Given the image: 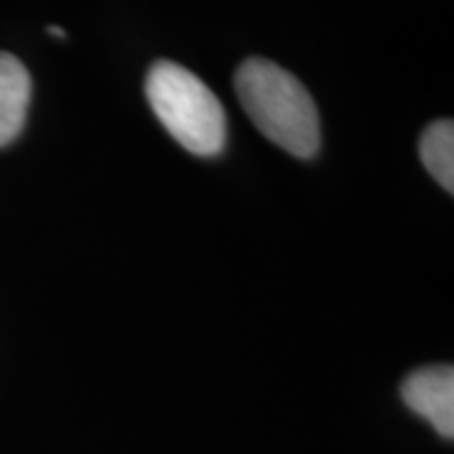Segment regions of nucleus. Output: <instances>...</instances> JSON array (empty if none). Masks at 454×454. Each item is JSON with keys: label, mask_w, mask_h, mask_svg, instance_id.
I'll return each mask as SVG.
<instances>
[{"label": "nucleus", "mask_w": 454, "mask_h": 454, "mask_svg": "<svg viewBox=\"0 0 454 454\" xmlns=\"http://www.w3.org/2000/svg\"><path fill=\"white\" fill-rule=\"evenodd\" d=\"M152 112L175 142L200 157H215L225 146V109L207 83L175 61H157L145 83Z\"/></svg>", "instance_id": "obj_2"}, {"label": "nucleus", "mask_w": 454, "mask_h": 454, "mask_svg": "<svg viewBox=\"0 0 454 454\" xmlns=\"http://www.w3.org/2000/svg\"><path fill=\"white\" fill-rule=\"evenodd\" d=\"M235 94L250 121L273 145L309 160L321 146V119L309 89L268 59H247L235 71Z\"/></svg>", "instance_id": "obj_1"}, {"label": "nucleus", "mask_w": 454, "mask_h": 454, "mask_svg": "<svg viewBox=\"0 0 454 454\" xmlns=\"http://www.w3.org/2000/svg\"><path fill=\"white\" fill-rule=\"evenodd\" d=\"M419 157L429 175L454 192V124L452 119L432 121L419 137Z\"/></svg>", "instance_id": "obj_5"}, {"label": "nucleus", "mask_w": 454, "mask_h": 454, "mask_svg": "<svg viewBox=\"0 0 454 454\" xmlns=\"http://www.w3.org/2000/svg\"><path fill=\"white\" fill-rule=\"evenodd\" d=\"M404 404L424 417L444 439L454 437V369L424 366L411 372L402 384Z\"/></svg>", "instance_id": "obj_3"}, {"label": "nucleus", "mask_w": 454, "mask_h": 454, "mask_svg": "<svg viewBox=\"0 0 454 454\" xmlns=\"http://www.w3.org/2000/svg\"><path fill=\"white\" fill-rule=\"evenodd\" d=\"M51 35H56V38H66L64 28H59V26H49Z\"/></svg>", "instance_id": "obj_6"}, {"label": "nucleus", "mask_w": 454, "mask_h": 454, "mask_svg": "<svg viewBox=\"0 0 454 454\" xmlns=\"http://www.w3.org/2000/svg\"><path fill=\"white\" fill-rule=\"evenodd\" d=\"M31 104V76L16 56L0 51V146L23 131Z\"/></svg>", "instance_id": "obj_4"}]
</instances>
